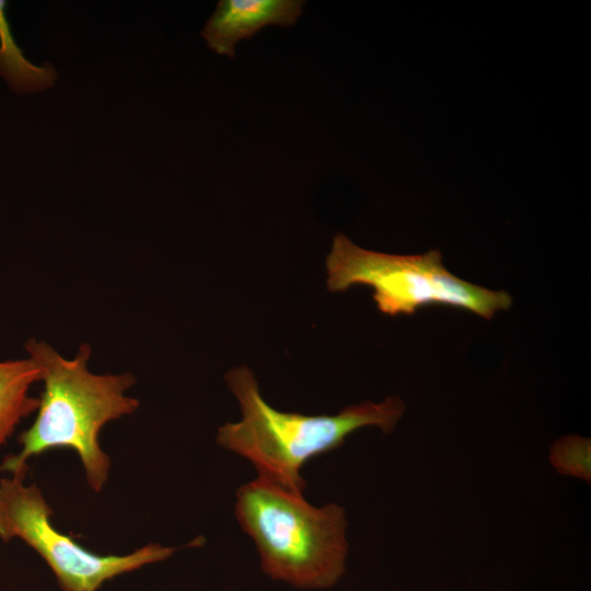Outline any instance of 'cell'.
<instances>
[{"label":"cell","mask_w":591,"mask_h":591,"mask_svg":"<svg viewBox=\"0 0 591 591\" xmlns=\"http://www.w3.org/2000/svg\"><path fill=\"white\" fill-rule=\"evenodd\" d=\"M7 1L0 0V76L11 91L20 94L35 93L54 85L56 69L48 62L32 63L16 44L5 15Z\"/></svg>","instance_id":"ba28073f"},{"label":"cell","mask_w":591,"mask_h":591,"mask_svg":"<svg viewBox=\"0 0 591 591\" xmlns=\"http://www.w3.org/2000/svg\"><path fill=\"white\" fill-rule=\"evenodd\" d=\"M225 381L242 418L219 427L217 443L250 461L257 477L302 495L305 480L300 472L309 460L341 447L349 434L364 427L392 432L406 408L393 395L380 403L347 406L336 415L308 416L271 407L246 366L230 370Z\"/></svg>","instance_id":"7a4b0ae2"},{"label":"cell","mask_w":591,"mask_h":591,"mask_svg":"<svg viewBox=\"0 0 591 591\" xmlns=\"http://www.w3.org/2000/svg\"><path fill=\"white\" fill-rule=\"evenodd\" d=\"M302 0H220L200 35L217 54L235 57V44L267 25H293Z\"/></svg>","instance_id":"8992f818"},{"label":"cell","mask_w":591,"mask_h":591,"mask_svg":"<svg viewBox=\"0 0 591 591\" xmlns=\"http://www.w3.org/2000/svg\"><path fill=\"white\" fill-rule=\"evenodd\" d=\"M234 513L269 578L301 590H322L344 576L349 542L341 506H312L302 494L257 477L236 490Z\"/></svg>","instance_id":"3957f363"},{"label":"cell","mask_w":591,"mask_h":591,"mask_svg":"<svg viewBox=\"0 0 591 591\" xmlns=\"http://www.w3.org/2000/svg\"><path fill=\"white\" fill-rule=\"evenodd\" d=\"M24 348L40 369L44 390L33 424L18 437L21 450L5 456L0 471L25 477L31 457L53 449H71L82 463L90 488L100 493L111 470V459L99 442L100 431L138 408V399L125 395L135 376L90 372L91 348L86 344L72 359L35 338H30Z\"/></svg>","instance_id":"6da1fadb"},{"label":"cell","mask_w":591,"mask_h":591,"mask_svg":"<svg viewBox=\"0 0 591 591\" xmlns=\"http://www.w3.org/2000/svg\"><path fill=\"white\" fill-rule=\"evenodd\" d=\"M548 461L560 475L591 483V439L567 434L549 447Z\"/></svg>","instance_id":"9c48e42d"},{"label":"cell","mask_w":591,"mask_h":591,"mask_svg":"<svg viewBox=\"0 0 591 591\" xmlns=\"http://www.w3.org/2000/svg\"><path fill=\"white\" fill-rule=\"evenodd\" d=\"M38 381L40 369L32 358L0 361V449L16 426L36 413L38 398L30 390Z\"/></svg>","instance_id":"52a82bcc"},{"label":"cell","mask_w":591,"mask_h":591,"mask_svg":"<svg viewBox=\"0 0 591 591\" xmlns=\"http://www.w3.org/2000/svg\"><path fill=\"white\" fill-rule=\"evenodd\" d=\"M326 268L329 290L369 286L379 310L392 316L439 304L465 309L490 320L512 304L506 291L489 290L452 275L437 250L419 255H393L364 250L338 233L333 239Z\"/></svg>","instance_id":"277c9868"},{"label":"cell","mask_w":591,"mask_h":591,"mask_svg":"<svg viewBox=\"0 0 591 591\" xmlns=\"http://www.w3.org/2000/svg\"><path fill=\"white\" fill-rule=\"evenodd\" d=\"M54 512L35 483L10 475L0 479V540L19 538L51 569L61 591H99L114 578L163 561L177 549L149 543L127 555H101L51 523Z\"/></svg>","instance_id":"5b68a950"}]
</instances>
